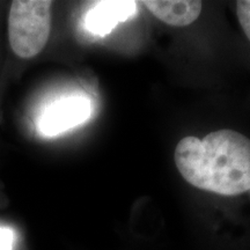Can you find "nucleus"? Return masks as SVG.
Here are the masks:
<instances>
[{
  "mask_svg": "<svg viewBox=\"0 0 250 250\" xmlns=\"http://www.w3.org/2000/svg\"><path fill=\"white\" fill-rule=\"evenodd\" d=\"M175 165L192 187L220 196L250 192V139L234 130H219L201 140L188 136L175 148Z\"/></svg>",
  "mask_w": 250,
  "mask_h": 250,
  "instance_id": "nucleus-1",
  "label": "nucleus"
},
{
  "mask_svg": "<svg viewBox=\"0 0 250 250\" xmlns=\"http://www.w3.org/2000/svg\"><path fill=\"white\" fill-rule=\"evenodd\" d=\"M49 0H14L8 12L7 35L12 51L18 57H35L45 48L51 31Z\"/></svg>",
  "mask_w": 250,
  "mask_h": 250,
  "instance_id": "nucleus-2",
  "label": "nucleus"
},
{
  "mask_svg": "<svg viewBox=\"0 0 250 250\" xmlns=\"http://www.w3.org/2000/svg\"><path fill=\"white\" fill-rule=\"evenodd\" d=\"M92 103L85 95H68L56 100L37 120V130L44 137H55L89 120Z\"/></svg>",
  "mask_w": 250,
  "mask_h": 250,
  "instance_id": "nucleus-3",
  "label": "nucleus"
},
{
  "mask_svg": "<svg viewBox=\"0 0 250 250\" xmlns=\"http://www.w3.org/2000/svg\"><path fill=\"white\" fill-rule=\"evenodd\" d=\"M136 8V1H98L86 13L85 27L94 35H108L118 23L132 17Z\"/></svg>",
  "mask_w": 250,
  "mask_h": 250,
  "instance_id": "nucleus-4",
  "label": "nucleus"
},
{
  "mask_svg": "<svg viewBox=\"0 0 250 250\" xmlns=\"http://www.w3.org/2000/svg\"><path fill=\"white\" fill-rule=\"evenodd\" d=\"M142 4L156 19L174 27H187L195 22L202 13V1L196 0H146Z\"/></svg>",
  "mask_w": 250,
  "mask_h": 250,
  "instance_id": "nucleus-5",
  "label": "nucleus"
},
{
  "mask_svg": "<svg viewBox=\"0 0 250 250\" xmlns=\"http://www.w3.org/2000/svg\"><path fill=\"white\" fill-rule=\"evenodd\" d=\"M236 15L243 33L250 41V0H240L236 2Z\"/></svg>",
  "mask_w": 250,
  "mask_h": 250,
  "instance_id": "nucleus-6",
  "label": "nucleus"
},
{
  "mask_svg": "<svg viewBox=\"0 0 250 250\" xmlns=\"http://www.w3.org/2000/svg\"><path fill=\"white\" fill-rule=\"evenodd\" d=\"M14 235L9 228L0 227V250H12Z\"/></svg>",
  "mask_w": 250,
  "mask_h": 250,
  "instance_id": "nucleus-7",
  "label": "nucleus"
}]
</instances>
